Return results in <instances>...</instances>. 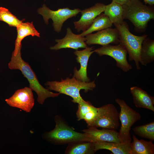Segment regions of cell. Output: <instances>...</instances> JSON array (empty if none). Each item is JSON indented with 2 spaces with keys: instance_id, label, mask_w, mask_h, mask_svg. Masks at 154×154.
Here are the masks:
<instances>
[{
  "instance_id": "6da1fadb",
  "label": "cell",
  "mask_w": 154,
  "mask_h": 154,
  "mask_svg": "<svg viewBox=\"0 0 154 154\" xmlns=\"http://www.w3.org/2000/svg\"><path fill=\"white\" fill-rule=\"evenodd\" d=\"M21 50L20 49L16 56L12 54L11 60L8 64L9 68L11 69L19 70L21 71L29 83V88L37 94V100L40 104H42L45 99L48 98L58 96L59 93L51 92L40 84L29 64L22 59Z\"/></svg>"
},
{
  "instance_id": "7a4b0ae2",
  "label": "cell",
  "mask_w": 154,
  "mask_h": 154,
  "mask_svg": "<svg viewBox=\"0 0 154 154\" xmlns=\"http://www.w3.org/2000/svg\"><path fill=\"white\" fill-rule=\"evenodd\" d=\"M123 6L124 19L130 21L137 32L145 31L148 22L154 19L153 9L144 5L139 0H129Z\"/></svg>"
},
{
  "instance_id": "3957f363",
  "label": "cell",
  "mask_w": 154,
  "mask_h": 154,
  "mask_svg": "<svg viewBox=\"0 0 154 154\" xmlns=\"http://www.w3.org/2000/svg\"><path fill=\"white\" fill-rule=\"evenodd\" d=\"M45 85L48 86V89L69 96L72 98V101L78 104L84 101L80 94V91L83 89L86 92L92 90L96 87L94 81L83 82L76 79L74 77L67 78L60 81H47Z\"/></svg>"
},
{
  "instance_id": "277c9868",
  "label": "cell",
  "mask_w": 154,
  "mask_h": 154,
  "mask_svg": "<svg viewBox=\"0 0 154 154\" xmlns=\"http://www.w3.org/2000/svg\"><path fill=\"white\" fill-rule=\"evenodd\" d=\"M119 33V44L126 50L129 54V61H134L137 70L141 69L140 51L141 44L146 35L137 36L130 31L127 24L123 21L120 24H114Z\"/></svg>"
},
{
  "instance_id": "5b68a950",
  "label": "cell",
  "mask_w": 154,
  "mask_h": 154,
  "mask_svg": "<svg viewBox=\"0 0 154 154\" xmlns=\"http://www.w3.org/2000/svg\"><path fill=\"white\" fill-rule=\"evenodd\" d=\"M55 119L56 125L54 128L45 135L46 138L49 141L58 144L87 142L85 133L76 131L61 119L56 117Z\"/></svg>"
},
{
  "instance_id": "8992f818",
  "label": "cell",
  "mask_w": 154,
  "mask_h": 154,
  "mask_svg": "<svg viewBox=\"0 0 154 154\" xmlns=\"http://www.w3.org/2000/svg\"><path fill=\"white\" fill-rule=\"evenodd\" d=\"M116 102L120 106L119 119L121 126L118 132V137L120 143H130L131 138L130 133L131 127L141 117L140 114L129 107L123 100L115 99Z\"/></svg>"
},
{
  "instance_id": "52a82bcc",
  "label": "cell",
  "mask_w": 154,
  "mask_h": 154,
  "mask_svg": "<svg viewBox=\"0 0 154 154\" xmlns=\"http://www.w3.org/2000/svg\"><path fill=\"white\" fill-rule=\"evenodd\" d=\"M79 9H71L68 7L60 8L57 10L53 11L47 7L45 4L42 7L39 8L37 11L41 15L45 23L47 25L49 19L53 21L52 25L55 31L58 33L61 31L63 23L68 19L76 17L81 12Z\"/></svg>"
},
{
  "instance_id": "ba28073f",
  "label": "cell",
  "mask_w": 154,
  "mask_h": 154,
  "mask_svg": "<svg viewBox=\"0 0 154 154\" xmlns=\"http://www.w3.org/2000/svg\"><path fill=\"white\" fill-rule=\"evenodd\" d=\"M119 116L117 108L112 104L98 108L97 117L91 127L116 130L120 126Z\"/></svg>"
},
{
  "instance_id": "9c48e42d",
  "label": "cell",
  "mask_w": 154,
  "mask_h": 154,
  "mask_svg": "<svg viewBox=\"0 0 154 154\" xmlns=\"http://www.w3.org/2000/svg\"><path fill=\"white\" fill-rule=\"evenodd\" d=\"M94 51L100 56L106 55L112 58L116 61V66L125 72H127L132 69V66L127 60V51L120 44L103 46Z\"/></svg>"
},
{
  "instance_id": "30bf717a",
  "label": "cell",
  "mask_w": 154,
  "mask_h": 154,
  "mask_svg": "<svg viewBox=\"0 0 154 154\" xmlns=\"http://www.w3.org/2000/svg\"><path fill=\"white\" fill-rule=\"evenodd\" d=\"M5 101L10 106L21 109L27 112H31L34 104L32 90L28 87L17 90Z\"/></svg>"
},
{
  "instance_id": "8fae6325",
  "label": "cell",
  "mask_w": 154,
  "mask_h": 154,
  "mask_svg": "<svg viewBox=\"0 0 154 154\" xmlns=\"http://www.w3.org/2000/svg\"><path fill=\"white\" fill-rule=\"evenodd\" d=\"M86 36V42L88 45L97 44L103 46L110 43L119 44V33L116 28H108Z\"/></svg>"
},
{
  "instance_id": "7c38bea8",
  "label": "cell",
  "mask_w": 154,
  "mask_h": 154,
  "mask_svg": "<svg viewBox=\"0 0 154 154\" xmlns=\"http://www.w3.org/2000/svg\"><path fill=\"white\" fill-rule=\"evenodd\" d=\"M106 6L104 4L97 3L90 8L81 10L80 19L78 21L73 22L75 29L78 32L86 30L96 17L104 12Z\"/></svg>"
},
{
  "instance_id": "4fadbf2b",
  "label": "cell",
  "mask_w": 154,
  "mask_h": 154,
  "mask_svg": "<svg viewBox=\"0 0 154 154\" xmlns=\"http://www.w3.org/2000/svg\"><path fill=\"white\" fill-rule=\"evenodd\" d=\"M82 131L86 135L87 142L92 143L104 142L120 143L118 137V132L116 130L105 129L100 130L95 127H90Z\"/></svg>"
},
{
  "instance_id": "5bb4252c",
  "label": "cell",
  "mask_w": 154,
  "mask_h": 154,
  "mask_svg": "<svg viewBox=\"0 0 154 154\" xmlns=\"http://www.w3.org/2000/svg\"><path fill=\"white\" fill-rule=\"evenodd\" d=\"M57 42L50 48L51 50H57L63 48H71L77 50L79 48H85L87 46L84 37L74 34L70 28L67 29L66 34L63 38L56 39Z\"/></svg>"
},
{
  "instance_id": "9a60e30c",
  "label": "cell",
  "mask_w": 154,
  "mask_h": 154,
  "mask_svg": "<svg viewBox=\"0 0 154 154\" xmlns=\"http://www.w3.org/2000/svg\"><path fill=\"white\" fill-rule=\"evenodd\" d=\"M93 47H88L81 50H76L74 52L76 56L77 62L80 63V66L78 70L75 67L74 69V77L80 81L85 82H90L88 77L87 67L90 57L94 52Z\"/></svg>"
},
{
  "instance_id": "2e32d148",
  "label": "cell",
  "mask_w": 154,
  "mask_h": 154,
  "mask_svg": "<svg viewBox=\"0 0 154 154\" xmlns=\"http://www.w3.org/2000/svg\"><path fill=\"white\" fill-rule=\"evenodd\" d=\"M130 92L133 103L137 108L147 109L154 112V97L137 86L131 87Z\"/></svg>"
},
{
  "instance_id": "e0dca14e",
  "label": "cell",
  "mask_w": 154,
  "mask_h": 154,
  "mask_svg": "<svg viewBox=\"0 0 154 154\" xmlns=\"http://www.w3.org/2000/svg\"><path fill=\"white\" fill-rule=\"evenodd\" d=\"M17 36L15 43V48L12 54L15 56L21 49L22 40L27 36L40 37V33L35 28L33 22L22 23L17 27Z\"/></svg>"
},
{
  "instance_id": "ac0fdd59",
  "label": "cell",
  "mask_w": 154,
  "mask_h": 154,
  "mask_svg": "<svg viewBox=\"0 0 154 154\" xmlns=\"http://www.w3.org/2000/svg\"><path fill=\"white\" fill-rule=\"evenodd\" d=\"M93 143L95 152L100 149H106L114 154H131L130 143L104 142Z\"/></svg>"
},
{
  "instance_id": "d6986e66",
  "label": "cell",
  "mask_w": 154,
  "mask_h": 154,
  "mask_svg": "<svg viewBox=\"0 0 154 154\" xmlns=\"http://www.w3.org/2000/svg\"><path fill=\"white\" fill-rule=\"evenodd\" d=\"M133 139V142L130 143L131 154H154V145L152 141L139 140L134 135Z\"/></svg>"
},
{
  "instance_id": "ffe728a7",
  "label": "cell",
  "mask_w": 154,
  "mask_h": 154,
  "mask_svg": "<svg viewBox=\"0 0 154 154\" xmlns=\"http://www.w3.org/2000/svg\"><path fill=\"white\" fill-rule=\"evenodd\" d=\"M123 5L112 1L106 5L104 14L107 15L113 24H120L124 21Z\"/></svg>"
},
{
  "instance_id": "44dd1931",
  "label": "cell",
  "mask_w": 154,
  "mask_h": 154,
  "mask_svg": "<svg viewBox=\"0 0 154 154\" xmlns=\"http://www.w3.org/2000/svg\"><path fill=\"white\" fill-rule=\"evenodd\" d=\"M112 25L109 17L102 13L96 17L88 29L80 35L81 37H84L94 32L111 27Z\"/></svg>"
},
{
  "instance_id": "7402d4cb",
  "label": "cell",
  "mask_w": 154,
  "mask_h": 154,
  "mask_svg": "<svg viewBox=\"0 0 154 154\" xmlns=\"http://www.w3.org/2000/svg\"><path fill=\"white\" fill-rule=\"evenodd\" d=\"M141 64L144 66L154 61V40L146 37L143 40L140 51Z\"/></svg>"
},
{
  "instance_id": "603a6c76",
  "label": "cell",
  "mask_w": 154,
  "mask_h": 154,
  "mask_svg": "<svg viewBox=\"0 0 154 154\" xmlns=\"http://www.w3.org/2000/svg\"><path fill=\"white\" fill-rule=\"evenodd\" d=\"M95 152L93 143L85 141L69 144L65 153L68 154H92Z\"/></svg>"
},
{
  "instance_id": "cb8c5ba5",
  "label": "cell",
  "mask_w": 154,
  "mask_h": 154,
  "mask_svg": "<svg viewBox=\"0 0 154 154\" xmlns=\"http://www.w3.org/2000/svg\"><path fill=\"white\" fill-rule=\"evenodd\" d=\"M134 133L140 137L154 140V121L146 124L136 126L133 129Z\"/></svg>"
},
{
  "instance_id": "d4e9b609",
  "label": "cell",
  "mask_w": 154,
  "mask_h": 154,
  "mask_svg": "<svg viewBox=\"0 0 154 154\" xmlns=\"http://www.w3.org/2000/svg\"><path fill=\"white\" fill-rule=\"evenodd\" d=\"M25 19L19 20L8 9L0 7V21L7 23L10 27H17Z\"/></svg>"
},
{
  "instance_id": "484cf974",
  "label": "cell",
  "mask_w": 154,
  "mask_h": 154,
  "mask_svg": "<svg viewBox=\"0 0 154 154\" xmlns=\"http://www.w3.org/2000/svg\"><path fill=\"white\" fill-rule=\"evenodd\" d=\"M78 104V109L76 114L78 120L83 119L84 116L95 107L91 103L85 100Z\"/></svg>"
},
{
  "instance_id": "4316f807",
  "label": "cell",
  "mask_w": 154,
  "mask_h": 154,
  "mask_svg": "<svg viewBox=\"0 0 154 154\" xmlns=\"http://www.w3.org/2000/svg\"><path fill=\"white\" fill-rule=\"evenodd\" d=\"M112 1L123 5L127 3L129 0H112Z\"/></svg>"
},
{
  "instance_id": "83f0119b",
  "label": "cell",
  "mask_w": 154,
  "mask_h": 154,
  "mask_svg": "<svg viewBox=\"0 0 154 154\" xmlns=\"http://www.w3.org/2000/svg\"><path fill=\"white\" fill-rule=\"evenodd\" d=\"M145 4H148L150 5H153L154 4V0H143Z\"/></svg>"
}]
</instances>
